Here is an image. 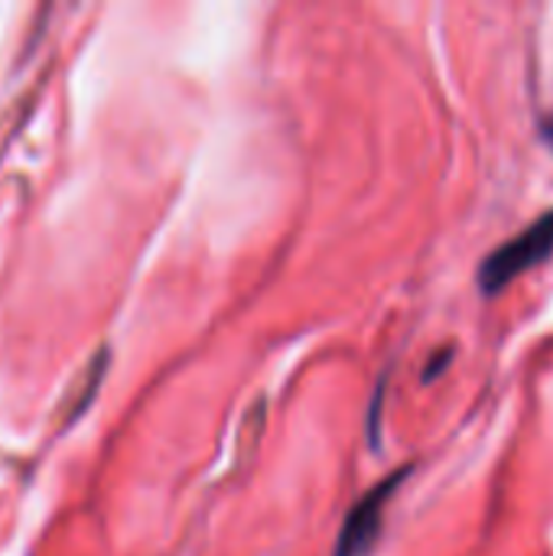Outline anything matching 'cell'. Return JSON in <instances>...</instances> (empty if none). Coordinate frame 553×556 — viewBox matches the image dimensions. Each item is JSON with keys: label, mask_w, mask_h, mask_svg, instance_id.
Segmentation results:
<instances>
[{"label": "cell", "mask_w": 553, "mask_h": 556, "mask_svg": "<svg viewBox=\"0 0 553 556\" xmlns=\"http://www.w3.org/2000/svg\"><path fill=\"white\" fill-rule=\"evenodd\" d=\"M411 476V469H398L394 476H388L385 482H378L368 495H362L352 511L345 515V525L339 531V541H336V556H368L378 534H381V525H385V508L391 502V495L398 492V485Z\"/></svg>", "instance_id": "obj_2"}, {"label": "cell", "mask_w": 553, "mask_h": 556, "mask_svg": "<svg viewBox=\"0 0 553 556\" xmlns=\"http://www.w3.org/2000/svg\"><path fill=\"white\" fill-rule=\"evenodd\" d=\"M553 254V208L544 212L538 222H531L525 231L499 244L479 267V290L486 296L502 293L512 280L528 274L531 267L544 264Z\"/></svg>", "instance_id": "obj_1"}, {"label": "cell", "mask_w": 553, "mask_h": 556, "mask_svg": "<svg viewBox=\"0 0 553 556\" xmlns=\"http://www.w3.org/2000/svg\"><path fill=\"white\" fill-rule=\"evenodd\" d=\"M538 134H541V140H544V143L553 150V111H548V114H541V117H538Z\"/></svg>", "instance_id": "obj_4"}, {"label": "cell", "mask_w": 553, "mask_h": 556, "mask_svg": "<svg viewBox=\"0 0 553 556\" xmlns=\"http://www.w3.org/2000/svg\"><path fill=\"white\" fill-rule=\"evenodd\" d=\"M450 358H453V349H443V352H440V355H437V358L430 362V368H427V375H424V381H430V378H437V375H440V371L447 368V362H450Z\"/></svg>", "instance_id": "obj_3"}]
</instances>
